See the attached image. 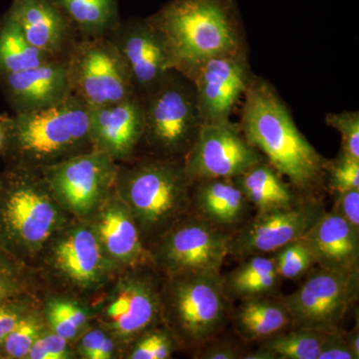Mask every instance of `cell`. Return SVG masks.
Instances as JSON below:
<instances>
[{"label": "cell", "mask_w": 359, "mask_h": 359, "mask_svg": "<svg viewBox=\"0 0 359 359\" xmlns=\"http://www.w3.org/2000/svg\"><path fill=\"white\" fill-rule=\"evenodd\" d=\"M244 98L238 124L245 139L297 193L318 197L325 187L327 160L297 128L275 87L254 75Z\"/></svg>", "instance_id": "cell-1"}, {"label": "cell", "mask_w": 359, "mask_h": 359, "mask_svg": "<svg viewBox=\"0 0 359 359\" xmlns=\"http://www.w3.org/2000/svg\"><path fill=\"white\" fill-rule=\"evenodd\" d=\"M148 20L164 35L175 70L186 76L208 59L247 50L236 0H172Z\"/></svg>", "instance_id": "cell-2"}, {"label": "cell", "mask_w": 359, "mask_h": 359, "mask_svg": "<svg viewBox=\"0 0 359 359\" xmlns=\"http://www.w3.org/2000/svg\"><path fill=\"white\" fill-rule=\"evenodd\" d=\"M116 184L140 235L162 237L192 208L193 182L183 160H142L128 169H118Z\"/></svg>", "instance_id": "cell-3"}, {"label": "cell", "mask_w": 359, "mask_h": 359, "mask_svg": "<svg viewBox=\"0 0 359 359\" xmlns=\"http://www.w3.org/2000/svg\"><path fill=\"white\" fill-rule=\"evenodd\" d=\"M7 143L23 166L49 167L87 152L89 107L72 94L62 102L7 119Z\"/></svg>", "instance_id": "cell-4"}, {"label": "cell", "mask_w": 359, "mask_h": 359, "mask_svg": "<svg viewBox=\"0 0 359 359\" xmlns=\"http://www.w3.org/2000/svg\"><path fill=\"white\" fill-rule=\"evenodd\" d=\"M169 276L161 294L163 318L176 339L196 351L219 337L228 320L223 276L209 269Z\"/></svg>", "instance_id": "cell-5"}, {"label": "cell", "mask_w": 359, "mask_h": 359, "mask_svg": "<svg viewBox=\"0 0 359 359\" xmlns=\"http://www.w3.org/2000/svg\"><path fill=\"white\" fill-rule=\"evenodd\" d=\"M141 98L142 140L147 142L157 157L184 161L204 126L192 80L171 70L152 92Z\"/></svg>", "instance_id": "cell-6"}, {"label": "cell", "mask_w": 359, "mask_h": 359, "mask_svg": "<svg viewBox=\"0 0 359 359\" xmlns=\"http://www.w3.org/2000/svg\"><path fill=\"white\" fill-rule=\"evenodd\" d=\"M65 57L71 94L89 108L137 95L127 66L108 37L74 42Z\"/></svg>", "instance_id": "cell-7"}, {"label": "cell", "mask_w": 359, "mask_h": 359, "mask_svg": "<svg viewBox=\"0 0 359 359\" xmlns=\"http://www.w3.org/2000/svg\"><path fill=\"white\" fill-rule=\"evenodd\" d=\"M358 292L359 269L320 268L282 301L292 327L330 332L341 330L349 309L358 301Z\"/></svg>", "instance_id": "cell-8"}, {"label": "cell", "mask_w": 359, "mask_h": 359, "mask_svg": "<svg viewBox=\"0 0 359 359\" xmlns=\"http://www.w3.org/2000/svg\"><path fill=\"white\" fill-rule=\"evenodd\" d=\"M58 222L57 210L26 171L0 181V244L26 249L43 244Z\"/></svg>", "instance_id": "cell-9"}, {"label": "cell", "mask_w": 359, "mask_h": 359, "mask_svg": "<svg viewBox=\"0 0 359 359\" xmlns=\"http://www.w3.org/2000/svg\"><path fill=\"white\" fill-rule=\"evenodd\" d=\"M231 235L198 215L187 216L159 238L154 259L169 276L221 271L229 256Z\"/></svg>", "instance_id": "cell-10"}, {"label": "cell", "mask_w": 359, "mask_h": 359, "mask_svg": "<svg viewBox=\"0 0 359 359\" xmlns=\"http://www.w3.org/2000/svg\"><path fill=\"white\" fill-rule=\"evenodd\" d=\"M325 212L318 197H306L297 205L257 215L231 231L229 256L245 259L271 255L304 238Z\"/></svg>", "instance_id": "cell-11"}, {"label": "cell", "mask_w": 359, "mask_h": 359, "mask_svg": "<svg viewBox=\"0 0 359 359\" xmlns=\"http://www.w3.org/2000/svg\"><path fill=\"white\" fill-rule=\"evenodd\" d=\"M264 160L245 139L240 124L228 120L204 124L184 164L189 178L196 183L235 178Z\"/></svg>", "instance_id": "cell-12"}, {"label": "cell", "mask_w": 359, "mask_h": 359, "mask_svg": "<svg viewBox=\"0 0 359 359\" xmlns=\"http://www.w3.org/2000/svg\"><path fill=\"white\" fill-rule=\"evenodd\" d=\"M106 37L124 60L135 93L139 97L152 92L175 69L164 35L148 18L119 21Z\"/></svg>", "instance_id": "cell-13"}, {"label": "cell", "mask_w": 359, "mask_h": 359, "mask_svg": "<svg viewBox=\"0 0 359 359\" xmlns=\"http://www.w3.org/2000/svg\"><path fill=\"white\" fill-rule=\"evenodd\" d=\"M252 76L247 50L215 56L194 68L187 77L195 85L204 124L231 120Z\"/></svg>", "instance_id": "cell-14"}, {"label": "cell", "mask_w": 359, "mask_h": 359, "mask_svg": "<svg viewBox=\"0 0 359 359\" xmlns=\"http://www.w3.org/2000/svg\"><path fill=\"white\" fill-rule=\"evenodd\" d=\"M47 184L71 211L86 215L102 200L116 182L115 161L101 151L91 149L44 168Z\"/></svg>", "instance_id": "cell-15"}, {"label": "cell", "mask_w": 359, "mask_h": 359, "mask_svg": "<svg viewBox=\"0 0 359 359\" xmlns=\"http://www.w3.org/2000/svg\"><path fill=\"white\" fill-rule=\"evenodd\" d=\"M92 149L113 160H127L140 144L144 134V106L134 95L119 102L89 108Z\"/></svg>", "instance_id": "cell-16"}, {"label": "cell", "mask_w": 359, "mask_h": 359, "mask_svg": "<svg viewBox=\"0 0 359 359\" xmlns=\"http://www.w3.org/2000/svg\"><path fill=\"white\" fill-rule=\"evenodd\" d=\"M1 77L16 114L51 107L71 95L65 57L51 59L36 67Z\"/></svg>", "instance_id": "cell-17"}, {"label": "cell", "mask_w": 359, "mask_h": 359, "mask_svg": "<svg viewBox=\"0 0 359 359\" xmlns=\"http://www.w3.org/2000/svg\"><path fill=\"white\" fill-rule=\"evenodd\" d=\"M30 44L51 58L65 57L74 26L53 0H13L7 13Z\"/></svg>", "instance_id": "cell-18"}, {"label": "cell", "mask_w": 359, "mask_h": 359, "mask_svg": "<svg viewBox=\"0 0 359 359\" xmlns=\"http://www.w3.org/2000/svg\"><path fill=\"white\" fill-rule=\"evenodd\" d=\"M108 316L118 334L124 337H140L154 327L162 316L161 294L149 276H131L122 285Z\"/></svg>", "instance_id": "cell-19"}, {"label": "cell", "mask_w": 359, "mask_h": 359, "mask_svg": "<svg viewBox=\"0 0 359 359\" xmlns=\"http://www.w3.org/2000/svg\"><path fill=\"white\" fill-rule=\"evenodd\" d=\"M304 238L320 268L359 269V233L337 212H323Z\"/></svg>", "instance_id": "cell-20"}, {"label": "cell", "mask_w": 359, "mask_h": 359, "mask_svg": "<svg viewBox=\"0 0 359 359\" xmlns=\"http://www.w3.org/2000/svg\"><path fill=\"white\" fill-rule=\"evenodd\" d=\"M192 207L210 224L233 231L247 221L252 205L233 179L217 178L193 183Z\"/></svg>", "instance_id": "cell-21"}, {"label": "cell", "mask_w": 359, "mask_h": 359, "mask_svg": "<svg viewBox=\"0 0 359 359\" xmlns=\"http://www.w3.org/2000/svg\"><path fill=\"white\" fill-rule=\"evenodd\" d=\"M236 332L244 341H264L292 328V320L282 299L273 295L240 301L233 314Z\"/></svg>", "instance_id": "cell-22"}, {"label": "cell", "mask_w": 359, "mask_h": 359, "mask_svg": "<svg viewBox=\"0 0 359 359\" xmlns=\"http://www.w3.org/2000/svg\"><path fill=\"white\" fill-rule=\"evenodd\" d=\"M257 212L292 207L304 199L266 160L233 178Z\"/></svg>", "instance_id": "cell-23"}, {"label": "cell", "mask_w": 359, "mask_h": 359, "mask_svg": "<svg viewBox=\"0 0 359 359\" xmlns=\"http://www.w3.org/2000/svg\"><path fill=\"white\" fill-rule=\"evenodd\" d=\"M115 202L101 212L98 223L100 244L120 263H140L144 254L140 231L126 203Z\"/></svg>", "instance_id": "cell-24"}, {"label": "cell", "mask_w": 359, "mask_h": 359, "mask_svg": "<svg viewBox=\"0 0 359 359\" xmlns=\"http://www.w3.org/2000/svg\"><path fill=\"white\" fill-rule=\"evenodd\" d=\"M54 259L68 278L81 285L98 280L102 271V248L93 231L78 229L60 241Z\"/></svg>", "instance_id": "cell-25"}, {"label": "cell", "mask_w": 359, "mask_h": 359, "mask_svg": "<svg viewBox=\"0 0 359 359\" xmlns=\"http://www.w3.org/2000/svg\"><path fill=\"white\" fill-rule=\"evenodd\" d=\"M280 280L273 257L257 255L245 257L237 268L223 276V287L229 301H242L275 295Z\"/></svg>", "instance_id": "cell-26"}, {"label": "cell", "mask_w": 359, "mask_h": 359, "mask_svg": "<svg viewBox=\"0 0 359 359\" xmlns=\"http://www.w3.org/2000/svg\"><path fill=\"white\" fill-rule=\"evenodd\" d=\"M84 39L106 37L119 23L117 0H53Z\"/></svg>", "instance_id": "cell-27"}, {"label": "cell", "mask_w": 359, "mask_h": 359, "mask_svg": "<svg viewBox=\"0 0 359 359\" xmlns=\"http://www.w3.org/2000/svg\"><path fill=\"white\" fill-rule=\"evenodd\" d=\"M26 39L20 26L6 15L0 25V75L30 69L51 60Z\"/></svg>", "instance_id": "cell-28"}, {"label": "cell", "mask_w": 359, "mask_h": 359, "mask_svg": "<svg viewBox=\"0 0 359 359\" xmlns=\"http://www.w3.org/2000/svg\"><path fill=\"white\" fill-rule=\"evenodd\" d=\"M325 334L311 328L292 327L262 341L259 347L271 359H318Z\"/></svg>", "instance_id": "cell-29"}, {"label": "cell", "mask_w": 359, "mask_h": 359, "mask_svg": "<svg viewBox=\"0 0 359 359\" xmlns=\"http://www.w3.org/2000/svg\"><path fill=\"white\" fill-rule=\"evenodd\" d=\"M282 278L297 280L316 264L313 250L304 238L295 240L271 254Z\"/></svg>", "instance_id": "cell-30"}, {"label": "cell", "mask_w": 359, "mask_h": 359, "mask_svg": "<svg viewBox=\"0 0 359 359\" xmlns=\"http://www.w3.org/2000/svg\"><path fill=\"white\" fill-rule=\"evenodd\" d=\"M325 187L334 193L359 190V160L339 152L325 165Z\"/></svg>", "instance_id": "cell-31"}, {"label": "cell", "mask_w": 359, "mask_h": 359, "mask_svg": "<svg viewBox=\"0 0 359 359\" xmlns=\"http://www.w3.org/2000/svg\"><path fill=\"white\" fill-rule=\"evenodd\" d=\"M173 332L156 330L152 327L140 335L133 351L130 354L132 359H167L170 358L175 348L176 337Z\"/></svg>", "instance_id": "cell-32"}, {"label": "cell", "mask_w": 359, "mask_h": 359, "mask_svg": "<svg viewBox=\"0 0 359 359\" xmlns=\"http://www.w3.org/2000/svg\"><path fill=\"white\" fill-rule=\"evenodd\" d=\"M325 123L341 135L340 152L353 159L359 160V112L342 111L330 113Z\"/></svg>", "instance_id": "cell-33"}, {"label": "cell", "mask_w": 359, "mask_h": 359, "mask_svg": "<svg viewBox=\"0 0 359 359\" xmlns=\"http://www.w3.org/2000/svg\"><path fill=\"white\" fill-rule=\"evenodd\" d=\"M39 337V325L32 318H23L0 346L2 358H26L33 342Z\"/></svg>", "instance_id": "cell-34"}, {"label": "cell", "mask_w": 359, "mask_h": 359, "mask_svg": "<svg viewBox=\"0 0 359 359\" xmlns=\"http://www.w3.org/2000/svg\"><path fill=\"white\" fill-rule=\"evenodd\" d=\"M0 244V302L15 297L20 289V278L13 259Z\"/></svg>", "instance_id": "cell-35"}, {"label": "cell", "mask_w": 359, "mask_h": 359, "mask_svg": "<svg viewBox=\"0 0 359 359\" xmlns=\"http://www.w3.org/2000/svg\"><path fill=\"white\" fill-rule=\"evenodd\" d=\"M245 353L231 340L215 337L197 349L195 358L199 359H240Z\"/></svg>", "instance_id": "cell-36"}, {"label": "cell", "mask_w": 359, "mask_h": 359, "mask_svg": "<svg viewBox=\"0 0 359 359\" xmlns=\"http://www.w3.org/2000/svg\"><path fill=\"white\" fill-rule=\"evenodd\" d=\"M318 359H356L347 342L346 332L341 328L327 332Z\"/></svg>", "instance_id": "cell-37"}, {"label": "cell", "mask_w": 359, "mask_h": 359, "mask_svg": "<svg viewBox=\"0 0 359 359\" xmlns=\"http://www.w3.org/2000/svg\"><path fill=\"white\" fill-rule=\"evenodd\" d=\"M332 211L346 219L359 233V190L337 194Z\"/></svg>", "instance_id": "cell-38"}, {"label": "cell", "mask_w": 359, "mask_h": 359, "mask_svg": "<svg viewBox=\"0 0 359 359\" xmlns=\"http://www.w3.org/2000/svg\"><path fill=\"white\" fill-rule=\"evenodd\" d=\"M14 297L0 302V346L25 318L20 304L13 301Z\"/></svg>", "instance_id": "cell-39"}, {"label": "cell", "mask_w": 359, "mask_h": 359, "mask_svg": "<svg viewBox=\"0 0 359 359\" xmlns=\"http://www.w3.org/2000/svg\"><path fill=\"white\" fill-rule=\"evenodd\" d=\"M48 318L54 332L59 337L69 340L77 334L79 328L63 313L62 309L59 308L57 302L49 304Z\"/></svg>", "instance_id": "cell-40"}, {"label": "cell", "mask_w": 359, "mask_h": 359, "mask_svg": "<svg viewBox=\"0 0 359 359\" xmlns=\"http://www.w3.org/2000/svg\"><path fill=\"white\" fill-rule=\"evenodd\" d=\"M43 339L45 346L48 351L50 359H62L67 358V340L58 334H48Z\"/></svg>", "instance_id": "cell-41"}, {"label": "cell", "mask_w": 359, "mask_h": 359, "mask_svg": "<svg viewBox=\"0 0 359 359\" xmlns=\"http://www.w3.org/2000/svg\"><path fill=\"white\" fill-rule=\"evenodd\" d=\"M105 337L106 335L99 330H92L89 334L85 335L82 340V353L87 358L91 359Z\"/></svg>", "instance_id": "cell-42"}, {"label": "cell", "mask_w": 359, "mask_h": 359, "mask_svg": "<svg viewBox=\"0 0 359 359\" xmlns=\"http://www.w3.org/2000/svg\"><path fill=\"white\" fill-rule=\"evenodd\" d=\"M59 308L62 309L63 313L70 318L71 321L74 323L78 328L83 327L86 323V316L83 311L77 308L72 302L57 301Z\"/></svg>", "instance_id": "cell-43"}, {"label": "cell", "mask_w": 359, "mask_h": 359, "mask_svg": "<svg viewBox=\"0 0 359 359\" xmlns=\"http://www.w3.org/2000/svg\"><path fill=\"white\" fill-rule=\"evenodd\" d=\"M26 358L30 359H50V355H49L46 346H45L43 339H39V337L33 342L29 353H28Z\"/></svg>", "instance_id": "cell-44"}, {"label": "cell", "mask_w": 359, "mask_h": 359, "mask_svg": "<svg viewBox=\"0 0 359 359\" xmlns=\"http://www.w3.org/2000/svg\"><path fill=\"white\" fill-rule=\"evenodd\" d=\"M113 351H114V344L109 337H105L103 341L101 342L100 346L93 354L91 359H108L112 355Z\"/></svg>", "instance_id": "cell-45"}, {"label": "cell", "mask_w": 359, "mask_h": 359, "mask_svg": "<svg viewBox=\"0 0 359 359\" xmlns=\"http://www.w3.org/2000/svg\"><path fill=\"white\" fill-rule=\"evenodd\" d=\"M347 342L351 347L356 359L359 358V332H358V323H356V327L353 328L351 332H346Z\"/></svg>", "instance_id": "cell-46"}, {"label": "cell", "mask_w": 359, "mask_h": 359, "mask_svg": "<svg viewBox=\"0 0 359 359\" xmlns=\"http://www.w3.org/2000/svg\"><path fill=\"white\" fill-rule=\"evenodd\" d=\"M7 119H8V118L4 117V116H0V152L4 151L6 147L7 135H8Z\"/></svg>", "instance_id": "cell-47"}, {"label": "cell", "mask_w": 359, "mask_h": 359, "mask_svg": "<svg viewBox=\"0 0 359 359\" xmlns=\"http://www.w3.org/2000/svg\"><path fill=\"white\" fill-rule=\"evenodd\" d=\"M0 358H2V354H1V353H0Z\"/></svg>", "instance_id": "cell-48"}]
</instances>
